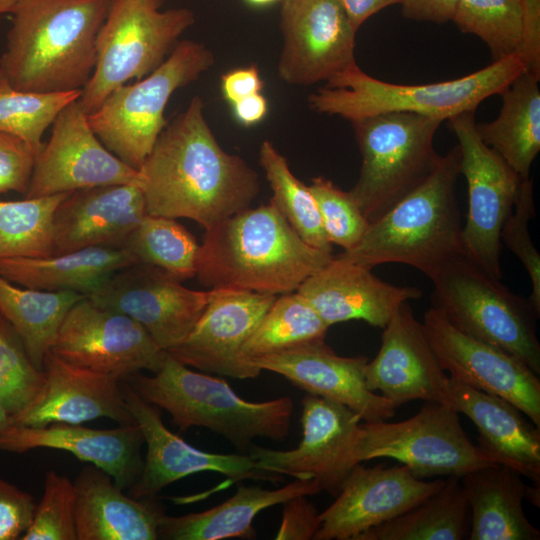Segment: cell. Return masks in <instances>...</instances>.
Listing matches in <instances>:
<instances>
[{
  "label": "cell",
  "mask_w": 540,
  "mask_h": 540,
  "mask_svg": "<svg viewBox=\"0 0 540 540\" xmlns=\"http://www.w3.org/2000/svg\"><path fill=\"white\" fill-rule=\"evenodd\" d=\"M263 81L255 65L231 70L221 77V90L231 104L260 93Z\"/></svg>",
  "instance_id": "cell-51"
},
{
  "label": "cell",
  "mask_w": 540,
  "mask_h": 540,
  "mask_svg": "<svg viewBox=\"0 0 540 540\" xmlns=\"http://www.w3.org/2000/svg\"><path fill=\"white\" fill-rule=\"evenodd\" d=\"M248 3L250 4H253V5H269V4H272V3H275V2H278V1H281V0H246Z\"/></svg>",
  "instance_id": "cell-56"
},
{
  "label": "cell",
  "mask_w": 540,
  "mask_h": 540,
  "mask_svg": "<svg viewBox=\"0 0 540 540\" xmlns=\"http://www.w3.org/2000/svg\"><path fill=\"white\" fill-rule=\"evenodd\" d=\"M337 2L356 32L372 15L386 7L398 4V0H337Z\"/></svg>",
  "instance_id": "cell-52"
},
{
  "label": "cell",
  "mask_w": 540,
  "mask_h": 540,
  "mask_svg": "<svg viewBox=\"0 0 540 540\" xmlns=\"http://www.w3.org/2000/svg\"><path fill=\"white\" fill-rule=\"evenodd\" d=\"M212 293L186 288L167 271L136 263L115 272L87 297L137 321L167 352L191 333Z\"/></svg>",
  "instance_id": "cell-15"
},
{
  "label": "cell",
  "mask_w": 540,
  "mask_h": 540,
  "mask_svg": "<svg viewBox=\"0 0 540 540\" xmlns=\"http://www.w3.org/2000/svg\"><path fill=\"white\" fill-rule=\"evenodd\" d=\"M133 264L134 258L122 248L95 246L45 257L1 259L0 275L26 288L88 296Z\"/></svg>",
  "instance_id": "cell-32"
},
{
  "label": "cell",
  "mask_w": 540,
  "mask_h": 540,
  "mask_svg": "<svg viewBox=\"0 0 540 540\" xmlns=\"http://www.w3.org/2000/svg\"><path fill=\"white\" fill-rule=\"evenodd\" d=\"M81 92L21 91L0 77V132L24 140L38 152L46 129L68 104L79 99Z\"/></svg>",
  "instance_id": "cell-41"
},
{
  "label": "cell",
  "mask_w": 540,
  "mask_h": 540,
  "mask_svg": "<svg viewBox=\"0 0 540 540\" xmlns=\"http://www.w3.org/2000/svg\"><path fill=\"white\" fill-rule=\"evenodd\" d=\"M442 479L425 481L406 465L367 468L356 464L336 496L320 513L315 540H356L363 532L410 510L436 492Z\"/></svg>",
  "instance_id": "cell-21"
},
{
  "label": "cell",
  "mask_w": 540,
  "mask_h": 540,
  "mask_svg": "<svg viewBox=\"0 0 540 540\" xmlns=\"http://www.w3.org/2000/svg\"><path fill=\"white\" fill-rule=\"evenodd\" d=\"M460 174L457 144L440 155L419 186L371 222L353 248L335 257L370 268L385 263L406 264L432 277L449 259L462 253L456 197Z\"/></svg>",
  "instance_id": "cell-4"
},
{
  "label": "cell",
  "mask_w": 540,
  "mask_h": 540,
  "mask_svg": "<svg viewBox=\"0 0 540 540\" xmlns=\"http://www.w3.org/2000/svg\"><path fill=\"white\" fill-rule=\"evenodd\" d=\"M422 325L451 379L504 398L540 428V380L530 367L502 349L460 331L432 306L424 313Z\"/></svg>",
  "instance_id": "cell-17"
},
{
  "label": "cell",
  "mask_w": 540,
  "mask_h": 540,
  "mask_svg": "<svg viewBox=\"0 0 540 540\" xmlns=\"http://www.w3.org/2000/svg\"><path fill=\"white\" fill-rule=\"evenodd\" d=\"M163 0H112L96 41V65L78 102L95 111L117 87L159 67L195 21L187 8L160 10Z\"/></svg>",
  "instance_id": "cell-10"
},
{
  "label": "cell",
  "mask_w": 540,
  "mask_h": 540,
  "mask_svg": "<svg viewBox=\"0 0 540 540\" xmlns=\"http://www.w3.org/2000/svg\"><path fill=\"white\" fill-rule=\"evenodd\" d=\"M44 383L33 400L12 416L15 425L44 427L55 423L83 424L108 418L135 422L120 380L69 363L49 351L43 360Z\"/></svg>",
  "instance_id": "cell-23"
},
{
  "label": "cell",
  "mask_w": 540,
  "mask_h": 540,
  "mask_svg": "<svg viewBox=\"0 0 540 540\" xmlns=\"http://www.w3.org/2000/svg\"><path fill=\"white\" fill-rule=\"evenodd\" d=\"M449 126L458 139L461 174L467 182L468 211L462 227V253L500 279V234L513 211L522 179L479 137L475 111L458 114Z\"/></svg>",
  "instance_id": "cell-12"
},
{
  "label": "cell",
  "mask_w": 540,
  "mask_h": 540,
  "mask_svg": "<svg viewBox=\"0 0 540 540\" xmlns=\"http://www.w3.org/2000/svg\"><path fill=\"white\" fill-rule=\"evenodd\" d=\"M138 171L147 214L204 229L250 207L259 192L257 173L217 142L199 96L165 126Z\"/></svg>",
  "instance_id": "cell-1"
},
{
  "label": "cell",
  "mask_w": 540,
  "mask_h": 540,
  "mask_svg": "<svg viewBox=\"0 0 540 540\" xmlns=\"http://www.w3.org/2000/svg\"><path fill=\"white\" fill-rule=\"evenodd\" d=\"M443 121L391 112L352 121L362 163L350 195L369 223L419 186L440 155L434 136Z\"/></svg>",
  "instance_id": "cell-8"
},
{
  "label": "cell",
  "mask_w": 540,
  "mask_h": 540,
  "mask_svg": "<svg viewBox=\"0 0 540 540\" xmlns=\"http://www.w3.org/2000/svg\"><path fill=\"white\" fill-rule=\"evenodd\" d=\"M35 507L31 494L0 475V540L20 539L31 525Z\"/></svg>",
  "instance_id": "cell-47"
},
{
  "label": "cell",
  "mask_w": 540,
  "mask_h": 540,
  "mask_svg": "<svg viewBox=\"0 0 540 540\" xmlns=\"http://www.w3.org/2000/svg\"><path fill=\"white\" fill-rule=\"evenodd\" d=\"M77 540H155L166 515L153 498L124 494L112 477L92 464L73 481Z\"/></svg>",
  "instance_id": "cell-29"
},
{
  "label": "cell",
  "mask_w": 540,
  "mask_h": 540,
  "mask_svg": "<svg viewBox=\"0 0 540 540\" xmlns=\"http://www.w3.org/2000/svg\"><path fill=\"white\" fill-rule=\"evenodd\" d=\"M36 153L24 140L0 132V194L27 193Z\"/></svg>",
  "instance_id": "cell-46"
},
{
  "label": "cell",
  "mask_w": 540,
  "mask_h": 540,
  "mask_svg": "<svg viewBox=\"0 0 540 540\" xmlns=\"http://www.w3.org/2000/svg\"><path fill=\"white\" fill-rule=\"evenodd\" d=\"M142 432L136 422L111 429L55 423L44 427L12 424L0 439V450L23 453L37 448L64 450L108 473L128 490L139 478L144 459Z\"/></svg>",
  "instance_id": "cell-26"
},
{
  "label": "cell",
  "mask_w": 540,
  "mask_h": 540,
  "mask_svg": "<svg viewBox=\"0 0 540 540\" xmlns=\"http://www.w3.org/2000/svg\"><path fill=\"white\" fill-rule=\"evenodd\" d=\"M21 0H0V15L12 14Z\"/></svg>",
  "instance_id": "cell-55"
},
{
  "label": "cell",
  "mask_w": 540,
  "mask_h": 540,
  "mask_svg": "<svg viewBox=\"0 0 540 540\" xmlns=\"http://www.w3.org/2000/svg\"><path fill=\"white\" fill-rule=\"evenodd\" d=\"M452 21L463 33L479 37L493 61L521 49L524 22L520 0H460Z\"/></svg>",
  "instance_id": "cell-40"
},
{
  "label": "cell",
  "mask_w": 540,
  "mask_h": 540,
  "mask_svg": "<svg viewBox=\"0 0 540 540\" xmlns=\"http://www.w3.org/2000/svg\"><path fill=\"white\" fill-rule=\"evenodd\" d=\"M213 63V53L204 44L179 41L149 75L113 90L88 115L91 129L111 153L139 170L167 125L164 111L172 94Z\"/></svg>",
  "instance_id": "cell-9"
},
{
  "label": "cell",
  "mask_w": 540,
  "mask_h": 540,
  "mask_svg": "<svg viewBox=\"0 0 540 540\" xmlns=\"http://www.w3.org/2000/svg\"><path fill=\"white\" fill-rule=\"evenodd\" d=\"M12 424V414L0 401V439Z\"/></svg>",
  "instance_id": "cell-54"
},
{
  "label": "cell",
  "mask_w": 540,
  "mask_h": 540,
  "mask_svg": "<svg viewBox=\"0 0 540 540\" xmlns=\"http://www.w3.org/2000/svg\"><path fill=\"white\" fill-rule=\"evenodd\" d=\"M365 381L369 390L379 392L396 408L414 400L451 405L449 376L408 302L383 328L380 349L367 362Z\"/></svg>",
  "instance_id": "cell-22"
},
{
  "label": "cell",
  "mask_w": 540,
  "mask_h": 540,
  "mask_svg": "<svg viewBox=\"0 0 540 540\" xmlns=\"http://www.w3.org/2000/svg\"><path fill=\"white\" fill-rule=\"evenodd\" d=\"M200 245L176 219L146 214L122 249L136 263L161 268L180 281L196 275Z\"/></svg>",
  "instance_id": "cell-37"
},
{
  "label": "cell",
  "mask_w": 540,
  "mask_h": 540,
  "mask_svg": "<svg viewBox=\"0 0 540 540\" xmlns=\"http://www.w3.org/2000/svg\"><path fill=\"white\" fill-rule=\"evenodd\" d=\"M282 522L277 540H310L321 526L320 513L306 496H296L283 503Z\"/></svg>",
  "instance_id": "cell-48"
},
{
  "label": "cell",
  "mask_w": 540,
  "mask_h": 540,
  "mask_svg": "<svg viewBox=\"0 0 540 540\" xmlns=\"http://www.w3.org/2000/svg\"><path fill=\"white\" fill-rule=\"evenodd\" d=\"M152 374L135 373L127 383L145 401L167 411L182 431L207 428L242 452L257 437L283 441L289 434L294 411L290 397L247 401L224 379L195 372L168 353Z\"/></svg>",
  "instance_id": "cell-5"
},
{
  "label": "cell",
  "mask_w": 540,
  "mask_h": 540,
  "mask_svg": "<svg viewBox=\"0 0 540 540\" xmlns=\"http://www.w3.org/2000/svg\"><path fill=\"white\" fill-rule=\"evenodd\" d=\"M524 35L518 55L526 71L540 78V0H520Z\"/></svg>",
  "instance_id": "cell-49"
},
{
  "label": "cell",
  "mask_w": 540,
  "mask_h": 540,
  "mask_svg": "<svg viewBox=\"0 0 540 540\" xmlns=\"http://www.w3.org/2000/svg\"><path fill=\"white\" fill-rule=\"evenodd\" d=\"M321 492L313 479H295L284 487L270 490L258 486H239L235 494L208 510L183 516L165 515L158 528V539L221 540L253 538L252 523L262 510L283 504L296 496Z\"/></svg>",
  "instance_id": "cell-30"
},
{
  "label": "cell",
  "mask_w": 540,
  "mask_h": 540,
  "mask_svg": "<svg viewBox=\"0 0 540 540\" xmlns=\"http://www.w3.org/2000/svg\"><path fill=\"white\" fill-rule=\"evenodd\" d=\"M50 351L119 380L141 370L157 372L167 354L137 321L87 296L67 312Z\"/></svg>",
  "instance_id": "cell-13"
},
{
  "label": "cell",
  "mask_w": 540,
  "mask_h": 540,
  "mask_svg": "<svg viewBox=\"0 0 540 540\" xmlns=\"http://www.w3.org/2000/svg\"><path fill=\"white\" fill-rule=\"evenodd\" d=\"M236 120L250 126L260 122L267 113L266 98L260 94H253L232 104Z\"/></svg>",
  "instance_id": "cell-53"
},
{
  "label": "cell",
  "mask_w": 540,
  "mask_h": 540,
  "mask_svg": "<svg viewBox=\"0 0 540 540\" xmlns=\"http://www.w3.org/2000/svg\"><path fill=\"white\" fill-rule=\"evenodd\" d=\"M301 406L303 436L296 448L253 446L249 455L264 471L313 479L321 491L337 496L358 464L355 449L362 419L345 405L311 394L302 399Z\"/></svg>",
  "instance_id": "cell-14"
},
{
  "label": "cell",
  "mask_w": 540,
  "mask_h": 540,
  "mask_svg": "<svg viewBox=\"0 0 540 540\" xmlns=\"http://www.w3.org/2000/svg\"><path fill=\"white\" fill-rule=\"evenodd\" d=\"M112 0H21L12 12L0 77L37 93L82 90Z\"/></svg>",
  "instance_id": "cell-3"
},
{
  "label": "cell",
  "mask_w": 540,
  "mask_h": 540,
  "mask_svg": "<svg viewBox=\"0 0 540 540\" xmlns=\"http://www.w3.org/2000/svg\"><path fill=\"white\" fill-rule=\"evenodd\" d=\"M122 390L147 446L141 474L128 489L130 496L153 498L169 484L206 471L222 474L232 482L283 480L282 475L260 469L250 455L211 453L190 445L164 425L160 408L141 398L127 382Z\"/></svg>",
  "instance_id": "cell-18"
},
{
  "label": "cell",
  "mask_w": 540,
  "mask_h": 540,
  "mask_svg": "<svg viewBox=\"0 0 540 540\" xmlns=\"http://www.w3.org/2000/svg\"><path fill=\"white\" fill-rule=\"evenodd\" d=\"M147 214L141 187L115 184L69 192L53 218V254L87 247L122 248Z\"/></svg>",
  "instance_id": "cell-27"
},
{
  "label": "cell",
  "mask_w": 540,
  "mask_h": 540,
  "mask_svg": "<svg viewBox=\"0 0 540 540\" xmlns=\"http://www.w3.org/2000/svg\"><path fill=\"white\" fill-rule=\"evenodd\" d=\"M74 483L55 470L44 477L43 494L21 540H77Z\"/></svg>",
  "instance_id": "cell-43"
},
{
  "label": "cell",
  "mask_w": 540,
  "mask_h": 540,
  "mask_svg": "<svg viewBox=\"0 0 540 540\" xmlns=\"http://www.w3.org/2000/svg\"><path fill=\"white\" fill-rule=\"evenodd\" d=\"M535 216L533 181L523 179L513 211L501 229L500 240L523 264L532 284L529 299L540 313V255L532 243L529 229Z\"/></svg>",
  "instance_id": "cell-45"
},
{
  "label": "cell",
  "mask_w": 540,
  "mask_h": 540,
  "mask_svg": "<svg viewBox=\"0 0 540 540\" xmlns=\"http://www.w3.org/2000/svg\"><path fill=\"white\" fill-rule=\"evenodd\" d=\"M276 295L213 288L210 301L187 338L167 353L208 374L253 379L261 370L244 359L243 344Z\"/></svg>",
  "instance_id": "cell-20"
},
{
  "label": "cell",
  "mask_w": 540,
  "mask_h": 540,
  "mask_svg": "<svg viewBox=\"0 0 540 540\" xmlns=\"http://www.w3.org/2000/svg\"><path fill=\"white\" fill-rule=\"evenodd\" d=\"M451 405L478 430L477 446L503 464L540 484V428L514 404L449 377Z\"/></svg>",
  "instance_id": "cell-28"
},
{
  "label": "cell",
  "mask_w": 540,
  "mask_h": 540,
  "mask_svg": "<svg viewBox=\"0 0 540 540\" xmlns=\"http://www.w3.org/2000/svg\"><path fill=\"white\" fill-rule=\"evenodd\" d=\"M460 0H398L402 15L410 20L437 24L453 20Z\"/></svg>",
  "instance_id": "cell-50"
},
{
  "label": "cell",
  "mask_w": 540,
  "mask_h": 540,
  "mask_svg": "<svg viewBox=\"0 0 540 540\" xmlns=\"http://www.w3.org/2000/svg\"><path fill=\"white\" fill-rule=\"evenodd\" d=\"M470 508L468 540H539L525 515L527 486L511 467L494 464L461 477Z\"/></svg>",
  "instance_id": "cell-31"
},
{
  "label": "cell",
  "mask_w": 540,
  "mask_h": 540,
  "mask_svg": "<svg viewBox=\"0 0 540 540\" xmlns=\"http://www.w3.org/2000/svg\"><path fill=\"white\" fill-rule=\"evenodd\" d=\"M309 189L316 201L322 225L331 244L348 250L363 237L369 221L350 195L332 181L316 177Z\"/></svg>",
  "instance_id": "cell-44"
},
{
  "label": "cell",
  "mask_w": 540,
  "mask_h": 540,
  "mask_svg": "<svg viewBox=\"0 0 540 540\" xmlns=\"http://www.w3.org/2000/svg\"><path fill=\"white\" fill-rule=\"evenodd\" d=\"M380 457L396 459L420 479L461 478L497 464L470 440L453 406L433 402H426L417 414L404 421L360 425L356 461Z\"/></svg>",
  "instance_id": "cell-11"
},
{
  "label": "cell",
  "mask_w": 540,
  "mask_h": 540,
  "mask_svg": "<svg viewBox=\"0 0 540 540\" xmlns=\"http://www.w3.org/2000/svg\"><path fill=\"white\" fill-rule=\"evenodd\" d=\"M279 77L293 85L327 82L355 63L356 31L337 0H281Z\"/></svg>",
  "instance_id": "cell-19"
},
{
  "label": "cell",
  "mask_w": 540,
  "mask_h": 540,
  "mask_svg": "<svg viewBox=\"0 0 540 540\" xmlns=\"http://www.w3.org/2000/svg\"><path fill=\"white\" fill-rule=\"evenodd\" d=\"M115 184L141 187L142 176L102 144L77 99L58 114L49 140L36 153L25 197Z\"/></svg>",
  "instance_id": "cell-16"
},
{
  "label": "cell",
  "mask_w": 540,
  "mask_h": 540,
  "mask_svg": "<svg viewBox=\"0 0 540 540\" xmlns=\"http://www.w3.org/2000/svg\"><path fill=\"white\" fill-rule=\"evenodd\" d=\"M44 378L16 330L0 313V401L12 416L33 400Z\"/></svg>",
  "instance_id": "cell-42"
},
{
  "label": "cell",
  "mask_w": 540,
  "mask_h": 540,
  "mask_svg": "<svg viewBox=\"0 0 540 540\" xmlns=\"http://www.w3.org/2000/svg\"><path fill=\"white\" fill-rule=\"evenodd\" d=\"M372 268L335 256L309 276L296 290L330 327L362 320L384 328L405 302L418 299L414 286H397L375 276Z\"/></svg>",
  "instance_id": "cell-25"
},
{
  "label": "cell",
  "mask_w": 540,
  "mask_h": 540,
  "mask_svg": "<svg viewBox=\"0 0 540 540\" xmlns=\"http://www.w3.org/2000/svg\"><path fill=\"white\" fill-rule=\"evenodd\" d=\"M540 78L527 71L500 94L496 119L476 123L481 140L495 151L523 180L540 151Z\"/></svg>",
  "instance_id": "cell-33"
},
{
  "label": "cell",
  "mask_w": 540,
  "mask_h": 540,
  "mask_svg": "<svg viewBox=\"0 0 540 540\" xmlns=\"http://www.w3.org/2000/svg\"><path fill=\"white\" fill-rule=\"evenodd\" d=\"M329 326L297 291L281 294L243 344L247 361L325 342Z\"/></svg>",
  "instance_id": "cell-36"
},
{
  "label": "cell",
  "mask_w": 540,
  "mask_h": 540,
  "mask_svg": "<svg viewBox=\"0 0 540 540\" xmlns=\"http://www.w3.org/2000/svg\"><path fill=\"white\" fill-rule=\"evenodd\" d=\"M259 160L273 191L270 201L307 244L332 253L309 186L294 176L285 157L271 142L262 143Z\"/></svg>",
  "instance_id": "cell-39"
},
{
  "label": "cell",
  "mask_w": 540,
  "mask_h": 540,
  "mask_svg": "<svg viewBox=\"0 0 540 540\" xmlns=\"http://www.w3.org/2000/svg\"><path fill=\"white\" fill-rule=\"evenodd\" d=\"M67 193L0 200V260L53 254V218Z\"/></svg>",
  "instance_id": "cell-38"
},
{
  "label": "cell",
  "mask_w": 540,
  "mask_h": 540,
  "mask_svg": "<svg viewBox=\"0 0 540 540\" xmlns=\"http://www.w3.org/2000/svg\"><path fill=\"white\" fill-rule=\"evenodd\" d=\"M470 508L460 477L443 485L396 518L360 534L356 540H466Z\"/></svg>",
  "instance_id": "cell-34"
},
{
  "label": "cell",
  "mask_w": 540,
  "mask_h": 540,
  "mask_svg": "<svg viewBox=\"0 0 540 540\" xmlns=\"http://www.w3.org/2000/svg\"><path fill=\"white\" fill-rule=\"evenodd\" d=\"M85 297L74 291L20 287L0 275V313L16 330L32 362L41 370L67 312Z\"/></svg>",
  "instance_id": "cell-35"
},
{
  "label": "cell",
  "mask_w": 540,
  "mask_h": 540,
  "mask_svg": "<svg viewBox=\"0 0 540 540\" xmlns=\"http://www.w3.org/2000/svg\"><path fill=\"white\" fill-rule=\"evenodd\" d=\"M431 306L457 329L517 357L540 374L539 312L529 297L512 292L464 254L429 278Z\"/></svg>",
  "instance_id": "cell-7"
},
{
  "label": "cell",
  "mask_w": 540,
  "mask_h": 540,
  "mask_svg": "<svg viewBox=\"0 0 540 540\" xmlns=\"http://www.w3.org/2000/svg\"><path fill=\"white\" fill-rule=\"evenodd\" d=\"M332 258L307 244L269 201L205 229L195 277L211 289L281 295L296 291Z\"/></svg>",
  "instance_id": "cell-2"
},
{
  "label": "cell",
  "mask_w": 540,
  "mask_h": 540,
  "mask_svg": "<svg viewBox=\"0 0 540 540\" xmlns=\"http://www.w3.org/2000/svg\"><path fill=\"white\" fill-rule=\"evenodd\" d=\"M526 71L518 54L493 61L469 75L428 84L389 83L366 74L356 62L309 96L311 109L356 121L373 115L406 112L442 121L475 111L486 98L500 95Z\"/></svg>",
  "instance_id": "cell-6"
},
{
  "label": "cell",
  "mask_w": 540,
  "mask_h": 540,
  "mask_svg": "<svg viewBox=\"0 0 540 540\" xmlns=\"http://www.w3.org/2000/svg\"><path fill=\"white\" fill-rule=\"evenodd\" d=\"M249 362L285 377L308 394L347 406L367 423L386 421L395 414L391 401L368 389L365 356H339L322 342Z\"/></svg>",
  "instance_id": "cell-24"
}]
</instances>
